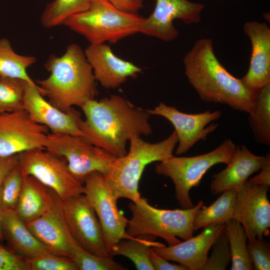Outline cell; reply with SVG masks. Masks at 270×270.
<instances>
[{
    "label": "cell",
    "instance_id": "1",
    "mask_svg": "<svg viewBox=\"0 0 270 270\" xmlns=\"http://www.w3.org/2000/svg\"><path fill=\"white\" fill-rule=\"evenodd\" d=\"M81 108L86 118L80 117L78 123L83 138L116 158L126 154V142L132 136L152 133L147 110L120 95L89 100Z\"/></svg>",
    "mask_w": 270,
    "mask_h": 270
},
{
    "label": "cell",
    "instance_id": "2",
    "mask_svg": "<svg viewBox=\"0 0 270 270\" xmlns=\"http://www.w3.org/2000/svg\"><path fill=\"white\" fill-rule=\"evenodd\" d=\"M183 61L186 76L202 100L226 104L248 114L252 112L254 92L220 63L210 39L202 38L196 42Z\"/></svg>",
    "mask_w": 270,
    "mask_h": 270
},
{
    "label": "cell",
    "instance_id": "3",
    "mask_svg": "<svg viewBox=\"0 0 270 270\" xmlns=\"http://www.w3.org/2000/svg\"><path fill=\"white\" fill-rule=\"evenodd\" d=\"M50 72L47 78L36 80L42 94L64 112L74 106L81 108L94 99L98 91L92 69L80 46L69 45L60 56L51 55L44 64Z\"/></svg>",
    "mask_w": 270,
    "mask_h": 270
},
{
    "label": "cell",
    "instance_id": "4",
    "mask_svg": "<svg viewBox=\"0 0 270 270\" xmlns=\"http://www.w3.org/2000/svg\"><path fill=\"white\" fill-rule=\"evenodd\" d=\"M128 141V152L116 158L104 177L117 200L126 198L137 202L142 198L138 184L145 168L153 162L172 156L178 140L174 130L166 138L156 143L146 142L137 136H132Z\"/></svg>",
    "mask_w": 270,
    "mask_h": 270
},
{
    "label": "cell",
    "instance_id": "5",
    "mask_svg": "<svg viewBox=\"0 0 270 270\" xmlns=\"http://www.w3.org/2000/svg\"><path fill=\"white\" fill-rule=\"evenodd\" d=\"M144 19L137 14L117 8L107 0H96L88 9L70 16L62 24L90 44H115L140 33Z\"/></svg>",
    "mask_w": 270,
    "mask_h": 270
},
{
    "label": "cell",
    "instance_id": "6",
    "mask_svg": "<svg viewBox=\"0 0 270 270\" xmlns=\"http://www.w3.org/2000/svg\"><path fill=\"white\" fill-rule=\"evenodd\" d=\"M204 202L189 208L158 209L150 205L142 198L137 202H131L128 206L132 216L128 220L126 233L131 237L152 235L164 239L168 246L181 242L177 237L186 240L193 236V223L197 212Z\"/></svg>",
    "mask_w": 270,
    "mask_h": 270
},
{
    "label": "cell",
    "instance_id": "7",
    "mask_svg": "<svg viewBox=\"0 0 270 270\" xmlns=\"http://www.w3.org/2000/svg\"><path fill=\"white\" fill-rule=\"evenodd\" d=\"M230 138L225 140L210 152L192 156H175L160 162L155 166L156 172L172 179L175 197L182 208L194 206L190 196V190L199 186L206 173L214 166L228 164L236 148Z\"/></svg>",
    "mask_w": 270,
    "mask_h": 270
},
{
    "label": "cell",
    "instance_id": "8",
    "mask_svg": "<svg viewBox=\"0 0 270 270\" xmlns=\"http://www.w3.org/2000/svg\"><path fill=\"white\" fill-rule=\"evenodd\" d=\"M44 148L64 158L72 174L83 184L92 172L106 176L117 158L82 137L66 134H48Z\"/></svg>",
    "mask_w": 270,
    "mask_h": 270
},
{
    "label": "cell",
    "instance_id": "9",
    "mask_svg": "<svg viewBox=\"0 0 270 270\" xmlns=\"http://www.w3.org/2000/svg\"><path fill=\"white\" fill-rule=\"evenodd\" d=\"M18 156L23 177H34L62 200L84 194V184L72 174L64 158L41 148L24 152Z\"/></svg>",
    "mask_w": 270,
    "mask_h": 270
},
{
    "label": "cell",
    "instance_id": "10",
    "mask_svg": "<svg viewBox=\"0 0 270 270\" xmlns=\"http://www.w3.org/2000/svg\"><path fill=\"white\" fill-rule=\"evenodd\" d=\"M84 194L100 222L108 252L121 240L134 238L126 233L128 220L118 209V200L104 176L98 172H92L84 179Z\"/></svg>",
    "mask_w": 270,
    "mask_h": 270
},
{
    "label": "cell",
    "instance_id": "11",
    "mask_svg": "<svg viewBox=\"0 0 270 270\" xmlns=\"http://www.w3.org/2000/svg\"><path fill=\"white\" fill-rule=\"evenodd\" d=\"M62 210L68 231L80 247L94 255H110L100 222L84 194L62 200Z\"/></svg>",
    "mask_w": 270,
    "mask_h": 270
},
{
    "label": "cell",
    "instance_id": "12",
    "mask_svg": "<svg viewBox=\"0 0 270 270\" xmlns=\"http://www.w3.org/2000/svg\"><path fill=\"white\" fill-rule=\"evenodd\" d=\"M48 128L34 122L24 110L0 113V156L45 149Z\"/></svg>",
    "mask_w": 270,
    "mask_h": 270
},
{
    "label": "cell",
    "instance_id": "13",
    "mask_svg": "<svg viewBox=\"0 0 270 270\" xmlns=\"http://www.w3.org/2000/svg\"><path fill=\"white\" fill-rule=\"evenodd\" d=\"M150 115L160 116L168 120L174 126L178 136L176 155L186 152L200 140H204L208 136L218 128L212 122L222 115L219 110H207L198 114L182 112L174 106L160 102L152 110H147Z\"/></svg>",
    "mask_w": 270,
    "mask_h": 270
},
{
    "label": "cell",
    "instance_id": "14",
    "mask_svg": "<svg viewBox=\"0 0 270 270\" xmlns=\"http://www.w3.org/2000/svg\"><path fill=\"white\" fill-rule=\"evenodd\" d=\"M269 187L250 183L248 180L236 192L233 218L243 226L248 242L270 235Z\"/></svg>",
    "mask_w": 270,
    "mask_h": 270
},
{
    "label": "cell",
    "instance_id": "15",
    "mask_svg": "<svg viewBox=\"0 0 270 270\" xmlns=\"http://www.w3.org/2000/svg\"><path fill=\"white\" fill-rule=\"evenodd\" d=\"M204 7L202 4L188 0H156L154 9L144 18L140 33L172 41L179 34L173 20L178 19L186 24L198 23Z\"/></svg>",
    "mask_w": 270,
    "mask_h": 270
},
{
    "label": "cell",
    "instance_id": "16",
    "mask_svg": "<svg viewBox=\"0 0 270 270\" xmlns=\"http://www.w3.org/2000/svg\"><path fill=\"white\" fill-rule=\"evenodd\" d=\"M24 110L34 122L49 128L52 133L84 137L78 123L80 112L74 108L69 112L60 110L43 98L38 85L26 82Z\"/></svg>",
    "mask_w": 270,
    "mask_h": 270
},
{
    "label": "cell",
    "instance_id": "17",
    "mask_svg": "<svg viewBox=\"0 0 270 270\" xmlns=\"http://www.w3.org/2000/svg\"><path fill=\"white\" fill-rule=\"evenodd\" d=\"M243 30L252 51L248 70L240 80L254 92L270 84V28L266 22L251 21L244 24Z\"/></svg>",
    "mask_w": 270,
    "mask_h": 270
},
{
    "label": "cell",
    "instance_id": "18",
    "mask_svg": "<svg viewBox=\"0 0 270 270\" xmlns=\"http://www.w3.org/2000/svg\"><path fill=\"white\" fill-rule=\"evenodd\" d=\"M225 224L216 223L203 228L196 236L173 246H152L151 248L168 260H172L190 270H202L208 252Z\"/></svg>",
    "mask_w": 270,
    "mask_h": 270
},
{
    "label": "cell",
    "instance_id": "19",
    "mask_svg": "<svg viewBox=\"0 0 270 270\" xmlns=\"http://www.w3.org/2000/svg\"><path fill=\"white\" fill-rule=\"evenodd\" d=\"M94 78L106 88H116L129 78H136L142 69L116 56L104 44H90L84 51Z\"/></svg>",
    "mask_w": 270,
    "mask_h": 270
},
{
    "label": "cell",
    "instance_id": "20",
    "mask_svg": "<svg viewBox=\"0 0 270 270\" xmlns=\"http://www.w3.org/2000/svg\"><path fill=\"white\" fill-rule=\"evenodd\" d=\"M26 224L50 252L71 260L70 246L74 239L64 217L62 200L56 193L50 208L41 216Z\"/></svg>",
    "mask_w": 270,
    "mask_h": 270
},
{
    "label": "cell",
    "instance_id": "21",
    "mask_svg": "<svg viewBox=\"0 0 270 270\" xmlns=\"http://www.w3.org/2000/svg\"><path fill=\"white\" fill-rule=\"evenodd\" d=\"M264 160V156L252 154L245 145L237 146L226 168L212 176V193L218 194L228 190L237 192L250 176L260 170Z\"/></svg>",
    "mask_w": 270,
    "mask_h": 270
},
{
    "label": "cell",
    "instance_id": "22",
    "mask_svg": "<svg viewBox=\"0 0 270 270\" xmlns=\"http://www.w3.org/2000/svg\"><path fill=\"white\" fill-rule=\"evenodd\" d=\"M1 227L8 246L19 256L27 260L50 252L34 236L14 210H2Z\"/></svg>",
    "mask_w": 270,
    "mask_h": 270
},
{
    "label": "cell",
    "instance_id": "23",
    "mask_svg": "<svg viewBox=\"0 0 270 270\" xmlns=\"http://www.w3.org/2000/svg\"><path fill=\"white\" fill-rule=\"evenodd\" d=\"M55 192L34 177H24L23 184L15 212L24 223L45 214L51 207Z\"/></svg>",
    "mask_w": 270,
    "mask_h": 270
},
{
    "label": "cell",
    "instance_id": "24",
    "mask_svg": "<svg viewBox=\"0 0 270 270\" xmlns=\"http://www.w3.org/2000/svg\"><path fill=\"white\" fill-rule=\"evenodd\" d=\"M156 238L146 234L121 240L110 248L108 254L112 257L119 255L128 258L138 270H154L150 260V248L164 246L154 241Z\"/></svg>",
    "mask_w": 270,
    "mask_h": 270
},
{
    "label": "cell",
    "instance_id": "25",
    "mask_svg": "<svg viewBox=\"0 0 270 270\" xmlns=\"http://www.w3.org/2000/svg\"><path fill=\"white\" fill-rule=\"evenodd\" d=\"M236 198V192L228 190L208 206H202L197 212L193 223L194 230H197L209 224H225L233 218Z\"/></svg>",
    "mask_w": 270,
    "mask_h": 270
},
{
    "label": "cell",
    "instance_id": "26",
    "mask_svg": "<svg viewBox=\"0 0 270 270\" xmlns=\"http://www.w3.org/2000/svg\"><path fill=\"white\" fill-rule=\"evenodd\" d=\"M248 122L256 141L270 145V84L254 92L252 112Z\"/></svg>",
    "mask_w": 270,
    "mask_h": 270
},
{
    "label": "cell",
    "instance_id": "27",
    "mask_svg": "<svg viewBox=\"0 0 270 270\" xmlns=\"http://www.w3.org/2000/svg\"><path fill=\"white\" fill-rule=\"evenodd\" d=\"M36 62V58L34 56L16 53L8 39L0 38V75L37 85L26 71L28 68Z\"/></svg>",
    "mask_w": 270,
    "mask_h": 270
},
{
    "label": "cell",
    "instance_id": "28",
    "mask_svg": "<svg viewBox=\"0 0 270 270\" xmlns=\"http://www.w3.org/2000/svg\"><path fill=\"white\" fill-rule=\"evenodd\" d=\"M224 229L231 254L230 270H253L246 244L247 236L242 226L236 220L232 218L225 223Z\"/></svg>",
    "mask_w": 270,
    "mask_h": 270
},
{
    "label": "cell",
    "instance_id": "29",
    "mask_svg": "<svg viewBox=\"0 0 270 270\" xmlns=\"http://www.w3.org/2000/svg\"><path fill=\"white\" fill-rule=\"evenodd\" d=\"M96 0H54L46 6L40 16V22L46 28L62 24L70 16L88 9Z\"/></svg>",
    "mask_w": 270,
    "mask_h": 270
},
{
    "label": "cell",
    "instance_id": "30",
    "mask_svg": "<svg viewBox=\"0 0 270 270\" xmlns=\"http://www.w3.org/2000/svg\"><path fill=\"white\" fill-rule=\"evenodd\" d=\"M71 260L78 270H124L126 268L115 262L112 256H99L90 254L74 240L70 246Z\"/></svg>",
    "mask_w": 270,
    "mask_h": 270
},
{
    "label": "cell",
    "instance_id": "31",
    "mask_svg": "<svg viewBox=\"0 0 270 270\" xmlns=\"http://www.w3.org/2000/svg\"><path fill=\"white\" fill-rule=\"evenodd\" d=\"M26 82L0 75V113L24 110Z\"/></svg>",
    "mask_w": 270,
    "mask_h": 270
},
{
    "label": "cell",
    "instance_id": "32",
    "mask_svg": "<svg viewBox=\"0 0 270 270\" xmlns=\"http://www.w3.org/2000/svg\"><path fill=\"white\" fill-rule=\"evenodd\" d=\"M23 180L19 164L5 178L0 186V208L2 210H15L21 192Z\"/></svg>",
    "mask_w": 270,
    "mask_h": 270
},
{
    "label": "cell",
    "instance_id": "33",
    "mask_svg": "<svg viewBox=\"0 0 270 270\" xmlns=\"http://www.w3.org/2000/svg\"><path fill=\"white\" fill-rule=\"evenodd\" d=\"M212 251L202 270H224L231 261L229 242L224 228L212 244Z\"/></svg>",
    "mask_w": 270,
    "mask_h": 270
},
{
    "label": "cell",
    "instance_id": "34",
    "mask_svg": "<svg viewBox=\"0 0 270 270\" xmlns=\"http://www.w3.org/2000/svg\"><path fill=\"white\" fill-rule=\"evenodd\" d=\"M29 270H78L70 259L50 252L26 260Z\"/></svg>",
    "mask_w": 270,
    "mask_h": 270
},
{
    "label": "cell",
    "instance_id": "35",
    "mask_svg": "<svg viewBox=\"0 0 270 270\" xmlns=\"http://www.w3.org/2000/svg\"><path fill=\"white\" fill-rule=\"evenodd\" d=\"M247 246L254 269L270 270V247L264 238H257L248 242Z\"/></svg>",
    "mask_w": 270,
    "mask_h": 270
},
{
    "label": "cell",
    "instance_id": "36",
    "mask_svg": "<svg viewBox=\"0 0 270 270\" xmlns=\"http://www.w3.org/2000/svg\"><path fill=\"white\" fill-rule=\"evenodd\" d=\"M0 270H29L26 260L0 242Z\"/></svg>",
    "mask_w": 270,
    "mask_h": 270
},
{
    "label": "cell",
    "instance_id": "37",
    "mask_svg": "<svg viewBox=\"0 0 270 270\" xmlns=\"http://www.w3.org/2000/svg\"><path fill=\"white\" fill-rule=\"evenodd\" d=\"M150 260L154 270H188L181 264H172L168 262L151 248L150 250Z\"/></svg>",
    "mask_w": 270,
    "mask_h": 270
},
{
    "label": "cell",
    "instance_id": "38",
    "mask_svg": "<svg viewBox=\"0 0 270 270\" xmlns=\"http://www.w3.org/2000/svg\"><path fill=\"white\" fill-rule=\"evenodd\" d=\"M260 172L256 176L251 178L248 182L250 183L266 186H270V154L268 152L264 156V160Z\"/></svg>",
    "mask_w": 270,
    "mask_h": 270
},
{
    "label": "cell",
    "instance_id": "39",
    "mask_svg": "<svg viewBox=\"0 0 270 270\" xmlns=\"http://www.w3.org/2000/svg\"><path fill=\"white\" fill-rule=\"evenodd\" d=\"M18 164V154L9 156H0V186L6 176Z\"/></svg>",
    "mask_w": 270,
    "mask_h": 270
},
{
    "label": "cell",
    "instance_id": "40",
    "mask_svg": "<svg viewBox=\"0 0 270 270\" xmlns=\"http://www.w3.org/2000/svg\"><path fill=\"white\" fill-rule=\"evenodd\" d=\"M117 8L126 12L137 14L143 8L142 0H107Z\"/></svg>",
    "mask_w": 270,
    "mask_h": 270
},
{
    "label": "cell",
    "instance_id": "41",
    "mask_svg": "<svg viewBox=\"0 0 270 270\" xmlns=\"http://www.w3.org/2000/svg\"><path fill=\"white\" fill-rule=\"evenodd\" d=\"M2 212V210L0 208V242L1 243L4 241V238L2 236V227H1Z\"/></svg>",
    "mask_w": 270,
    "mask_h": 270
}]
</instances>
